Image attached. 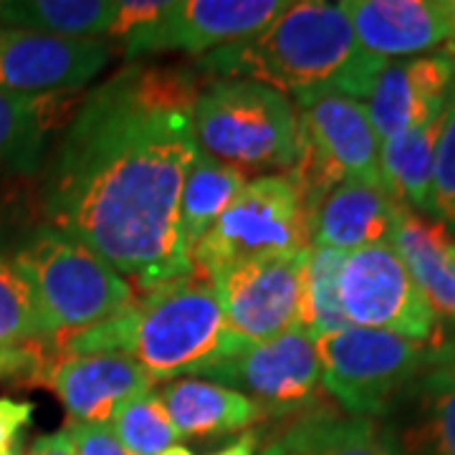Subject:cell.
Returning <instances> with one entry per match:
<instances>
[{"mask_svg": "<svg viewBox=\"0 0 455 455\" xmlns=\"http://www.w3.org/2000/svg\"><path fill=\"white\" fill-rule=\"evenodd\" d=\"M196 66H130L99 84L56 145L41 185L49 228L104 259L140 291L193 276L180 196L200 152Z\"/></svg>", "mask_w": 455, "mask_h": 455, "instance_id": "1", "label": "cell"}, {"mask_svg": "<svg viewBox=\"0 0 455 455\" xmlns=\"http://www.w3.org/2000/svg\"><path fill=\"white\" fill-rule=\"evenodd\" d=\"M203 79H248L296 97H370L385 59L362 49L341 3H289L266 28L245 41L211 51L197 64Z\"/></svg>", "mask_w": 455, "mask_h": 455, "instance_id": "2", "label": "cell"}, {"mask_svg": "<svg viewBox=\"0 0 455 455\" xmlns=\"http://www.w3.org/2000/svg\"><path fill=\"white\" fill-rule=\"evenodd\" d=\"M61 355H127L155 382L205 374L248 344L226 324L212 283L190 276L145 293L130 311L56 337Z\"/></svg>", "mask_w": 455, "mask_h": 455, "instance_id": "3", "label": "cell"}, {"mask_svg": "<svg viewBox=\"0 0 455 455\" xmlns=\"http://www.w3.org/2000/svg\"><path fill=\"white\" fill-rule=\"evenodd\" d=\"M11 260L28 281L51 339L104 324L140 301L127 278L56 228L33 230Z\"/></svg>", "mask_w": 455, "mask_h": 455, "instance_id": "4", "label": "cell"}, {"mask_svg": "<svg viewBox=\"0 0 455 455\" xmlns=\"http://www.w3.org/2000/svg\"><path fill=\"white\" fill-rule=\"evenodd\" d=\"M197 147L241 172H291L299 155V112L289 94L248 79H220L197 94Z\"/></svg>", "mask_w": 455, "mask_h": 455, "instance_id": "5", "label": "cell"}, {"mask_svg": "<svg viewBox=\"0 0 455 455\" xmlns=\"http://www.w3.org/2000/svg\"><path fill=\"white\" fill-rule=\"evenodd\" d=\"M311 248V220L289 175H260L245 182L218 223L190 253L193 276L218 278L251 260L281 259Z\"/></svg>", "mask_w": 455, "mask_h": 455, "instance_id": "6", "label": "cell"}, {"mask_svg": "<svg viewBox=\"0 0 455 455\" xmlns=\"http://www.w3.org/2000/svg\"><path fill=\"white\" fill-rule=\"evenodd\" d=\"M299 155L289 178L296 182L309 220L337 185L355 180L382 185L379 137L367 107L341 94L296 97Z\"/></svg>", "mask_w": 455, "mask_h": 455, "instance_id": "7", "label": "cell"}, {"mask_svg": "<svg viewBox=\"0 0 455 455\" xmlns=\"http://www.w3.org/2000/svg\"><path fill=\"white\" fill-rule=\"evenodd\" d=\"M314 341L322 385L347 415L379 418L390 412L427 367V344L392 331L349 326Z\"/></svg>", "mask_w": 455, "mask_h": 455, "instance_id": "8", "label": "cell"}, {"mask_svg": "<svg viewBox=\"0 0 455 455\" xmlns=\"http://www.w3.org/2000/svg\"><path fill=\"white\" fill-rule=\"evenodd\" d=\"M339 299L352 326L392 331L427 347L440 334L438 316L390 243L347 253L339 274Z\"/></svg>", "mask_w": 455, "mask_h": 455, "instance_id": "9", "label": "cell"}, {"mask_svg": "<svg viewBox=\"0 0 455 455\" xmlns=\"http://www.w3.org/2000/svg\"><path fill=\"white\" fill-rule=\"evenodd\" d=\"M208 382L248 395L266 415H301L319 407L322 362L316 341L304 329H291L276 339L248 344L235 357L205 374Z\"/></svg>", "mask_w": 455, "mask_h": 455, "instance_id": "10", "label": "cell"}, {"mask_svg": "<svg viewBox=\"0 0 455 455\" xmlns=\"http://www.w3.org/2000/svg\"><path fill=\"white\" fill-rule=\"evenodd\" d=\"M307 256L309 248L281 259L251 260L212 278L228 329L238 339L260 344L299 329Z\"/></svg>", "mask_w": 455, "mask_h": 455, "instance_id": "11", "label": "cell"}, {"mask_svg": "<svg viewBox=\"0 0 455 455\" xmlns=\"http://www.w3.org/2000/svg\"><path fill=\"white\" fill-rule=\"evenodd\" d=\"M283 0H180L140 31L124 38V56L140 59L164 51L223 49L260 33L278 13L286 11Z\"/></svg>", "mask_w": 455, "mask_h": 455, "instance_id": "12", "label": "cell"}, {"mask_svg": "<svg viewBox=\"0 0 455 455\" xmlns=\"http://www.w3.org/2000/svg\"><path fill=\"white\" fill-rule=\"evenodd\" d=\"M112 61L104 38H59L0 26V92L68 94L94 82Z\"/></svg>", "mask_w": 455, "mask_h": 455, "instance_id": "13", "label": "cell"}, {"mask_svg": "<svg viewBox=\"0 0 455 455\" xmlns=\"http://www.w3.org/2000/svg\"><path fill=\"white\" fill-rule=\"evenodd\" d=\"M341 8L362 49L385 61L455 44V0H347Z\"/></svg>", "mask_w": 455, "mask_h": 455, "instance_id": "14", "label": "cell"}, {"mask_svg": "<svg viewBox=\"0 0 455 455\" xmlns=\"http://www.w3.org/2000/svg\"><path fill=\"white\" fill-rule=\"evenodd\" d=\"M455 82V59L445 51L387 64L367 97L379 142L435 119Z\"/></svg>", "mask_w": 455, "mask_h": 455, "instance_id": "15", "label": "cell"}, {"mask_svg": "<svg viewBox=\"0 0 455 455\" xmlns=\"http://www.w3.org/2000/svg\"><path fill=\"white\" fill-rule=\"evenodd\" d=\"M46 387L66 407L71 423L109 425L114 410L140 392L155 387V379L127 355H61L51 367Z\"/></svg>", "mask_w": 455, "mask_h": 455, "instance_id": "16", "label": "cell"}, {"mask_svg": "<svg viewBox=\"0 0 455 455\" xmlns=\"http://www.w3.org/2000/svg\"><path fill=\"white\" fill-rule=\"evenodd\" d=\"M400 203L382 185L347 180L337 185L311 220V245L352 253L359 248L390 243Z\"/></svg>", "mask_w": 455, "mask_h": 455, "instance_id": "17", "label": "cell"}, {"mask_svg": "<svg viewBox=\"0 0 455 455\" xmlns=\"http://www.w3.org/2000/svg\"><path fill=\"white\" fill-rule=\"evenodd\" d=\"M390 245L438 322L455 324V235L423 212L400 208Z\"/></svg>", "mask_w": 455, "mask_h": 455, "instance_id": "18", "label": "cell"}, {"mask_svg": "<svg viewBox=\"0 0 455 455\" xmlns=\"http://www.w3.org/2000/svg\"><path fill=\"white\" fill-rule=\"evenodd\" d=\"M286 455H403L390 427L319 405L293 418L276 438Z\"/></svg>", "mask_w": 455, "mask_h": 455, "instance_id": "19", "label": "cell"}, {"mask_svg": "<svg viewBox=\"0 0 455 455\" xmlns=\"http://www.w3.org/2000/svg\"><path fill=\"white\" fill-rule=\"evenodd\" d=\"M180 438H220L266 420V410L248 395L185 377L160 395Z\"/></svg>", "mask_w": 455, "mask_h": 455, "instance_id": "20", "label": "cell"}, {"mask_svg": "<svg viewBox=\"0 0 455 455\" xmlns=\"http://www.w3.org/2000/svg\"><path fill=\"white\" fill-rule=\"evenodd\" d=\"M66 94H13L0 92V172L36 175L46 157L51 132L61 127Z\"/></svg>", "mask_w": 455, "mask_h": 455, "instance_id": "21", "label": "cell"}, {"mask_svg": "<svg viewBox=\"0 0 455 455\" xmlns=\"http://www.w3.org/2000/svg\"><path fill=\"white\" fill-rule=\"evenodd\" d=\"M440 122H443V112L415 130H407L379 142L382 188L400 205L423 215H430V190H433Z\"/></svg>", "mask_w": 455, "mask_h": 455, "instance_id": "22", "label": "cell"}, {"mask_svg": "<svg viewBox=\"0 0 455 455\" xmlns=\"http://www.w3.org/2000/svg\"><path fill=\"white\" fill-rule=\"evenodd\" d=\"M243 188L245 175L241 170L215 160L208 152H197L180 196V241L188 259Z\"/></svg>", "mask_w": 455, "mask_h": 455, "instance_id": "23", "label": "cell"}, {"mask_svg": "<svg viewBox=\"0 0 455 455\" xmlns=\"http://www.w3.org/2000/svg\"><path fill=\"white\" fill-rule=\"evenodd\" d=\"M116 3L109 0H13L0 5L5 28L36 31L59 38H101L109 36Z\"/></svg>", "mask_w": 455, "mask_h": 455, "instance_id": "24", "label": "cell"}, {"mask_svg": "<svg viewBox=\"0 0 455 455\" xmlns=\"http://www.w3.org/2000/svg\"><path fill=\"white\" fill-rule=\"evenodd\" d=\"M410 387L415 418L397 438L403 455H455V377L425 370Z\"/></svg>", "mask_w": 455, "mask_h": 455, "instance_id": "25", "label": "cell"}, {"mask_svg": "<svg viewBox=\"0 0 455 455\" xmlns=\"http://www.w3.org/2000/svg\"><path fill=\"white\" fill-rule=\"evenodd\" d=\"M347 253L334 248L311 245L304 278H301V316L299 329H304L311 339H322L341 329H349V319L341 309L339 274Z\"/></svg>", "mask_w": 455, "mask_h": 455, "instance_id": "26", "label": "cell"}, {"mask_svg": "<svg viewBox=\"0 0 455 455\" xmlns=\"http://www.w3.org/2000/svg\"><path fill=\"white\" fill-rule=\"evenodd\" d=\"M109 427L132 455H163L180 440L163 397L155 390L124 400L114 410Z\"/></svg>", "mask_w": 455, "mask_h": 455, "instance_id": "27", "label": "cell"}, {"mask_svg": "<svg viewBox=\"0 0 455 455\" xmlns=\"http://www.w3.org/2000/svg\"><path fill=\"white\" fill-rule=\"evenodd\" d=\"M38 339L51 337L44 329L31 286L13 260L0 256V355Z\"/></svg>", "mask_w": 455, "mask_h": 455, "instance_id": "28", "label": "cell"}, {"mask_svg": "<svg viewBox=\"0 0 455 455\" xmlns=\"http://www.w3.org/2000/svg\"><path fill=\"white\" fill-rule=\"evenodd\" d=\"M430 218H435L455 235V82L443 107L430 190Z\"/></svg>", "mask_w": 455, "mask_h": 455, "instance_id": "29", "label": "cell"}, {"mask_svg": "<svg viewBox=\"0 0 455 455\" xmlns=\"http://www.w3.org/2000/svg\"><path fill=\"white\" fill-rule=\"evenodd\" d=\"M68 435L74 443V453L76 455H132L112 433L109 425L94 423H71Z\"/></svg>", "mask_w": 455, "mask_h": 455, "instance_id": "30", "label": "cell"}, {"mask_svg": "<svg viewBox=\"0 0 455 455\" xmlns=\"http://www.w3.org/2000/svg\"><path fill=\"white\" fill-rule=\"evenodd\" d=\"M167 5L170 3H164V0H122V3H116V18H114L109 36L124 41L130 33L155 23L167 11Z\"/></svg>", "mask_w": 455, "mask_h": 455, "instance_id": "31", "label": "cell"}, {"mask_svg": "<svg viewBox=\"0 0 455 455\" xmlns=\"http://www.w3.org/2000/svg\"><path fill=\"white\" fill-rule=\"evenodd\" d=\"M33 412H36V405L28 400L0 397V451L16 448L18 435L31 423Z\"/></svg>", "mask_w": 455, "mask_h": 455, "instance_id": "32", "label": "cell"}, {"mask_svg": "<svg viewBox=\"0 0 455 455\" xmlns=\"http://www.w3.org/2000/svg\"><path fill=\"white\" fill-rule=\"evenodd\" d=\"M427 367L455 377V334H438L427 347Z\"/></svg>", "mask_w": 455, "mask_h": 455, "instance_id": "33", "label": "cell"}, {"mask_svg": "<svg viewBox=\"0 0 455 455\" xmlns=\"http://www.w3.org/2000/svg\"><path fill=\"white\" fill-rule=\"evenodd\" d=\"M26 455H76L74 453V443L68 430H56L49 435H41L31 443V448L26 451Z\"/></svg>", "mask_w": 455, "mask_h": 455, "instance_id": "34", "label": "cell"}, {"mask_svg": "<svg viewBox=\"0 0 455 455\" xmlns=\"http://www.w3.org/2000/svg\"><path fill=\"white\" fill-rule=\"evenodd\" d=\"M256 443H259L256 435H243V438H238L235 443H230L223 451L212 455H256Z\"/></svg>", "mask_w": 455, "mask_h": 455, "instance_id": "35", "label": "cell"}, {"mask_svg": "<svg viewBox=\"0 0 455 455\" xmlns=\"http://www.w3.org/2000/svg\"><path fill=\"white\" fill-rule=\"evenodd\" d=\"M260 455H286V453H283V451L278 448V443L274 440V443H271L268 448H263V451H260Z\"/></svg>", "mask_w": 455, "mask_h": 455, "instance_id": "36", "label": "cell"}, {"mask_svg": "<svg viewBox=\"0 0 455 455\" xmlns=\"http://www.w3.org/2000/svg\"><path fill=\"white\" fill-rule=\"evenodd\" d=\"M163 455H196V453H190L188 448H180V445H172V448H167Z\"/></svg>", "mask_w": 455, "mask_h": 455, "instance_id": "37", "label": "cell"}, {"mask_svg": "<svg viewBox=\"0 0 455 455\" xmlns=\"http://www.w3.org/2000/svg\"><path fill=\"white\" fill-rule=\"evenodd\" d=\"M0 455H18V445L16 448H5V451H0Z\"/></svg>", "mask_w": 455, "mask_h": 455, "instance_id": "38", "label": "cell"}, {"mask_svg": "<svg viewBox=\"0 0 455 455\" xmlns=\"http://www.w3.org/2000/svg\"><path fill=\"white\" fill-rule=\"evenodd\" d=\"M0 5H3V3H0Z\"/></svg>", "mask_w": 455, "mask_h": 455, "instance_id": "39", "label": "cell"}]
</instances>
